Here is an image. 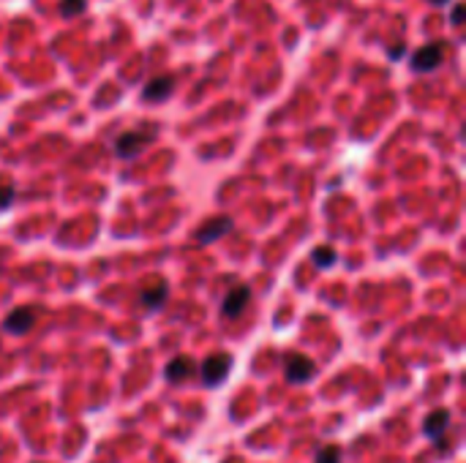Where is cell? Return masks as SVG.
I'll use <instances>...</instances> for the list:
<instances>
[{
  "mask_svg": "<svg viewBox=\"0 0 466 463\" xmlns=\"http://www.w3.org/2000/svg\"><path fill=\"white\" fill-rule=\"evenodd\" d=\"M153 139H155V128H150L148 134H142V131H126V134H121V137L115 139V153H118L121 159H134V156H139Z\"/></svg>",
  "mask_w": 466,
  "mask_h": 463,
  "instance_id": "1",
  "label": "cell"
},
{
  "mask_svg": "<svg viewBox=\"0 0 466 463\" xmlns=\"http://www.w3.org/2000/svg\"><path fill=\"white\" fill-rule=\"evenodd\" d=\"M442 60H445V47H442L439 41L426 44V47H420V50L412 55V72L431 74L442 66Z\"/></svg>",
  "mask_w": 466,
  "mask_h": 463,
  "instance_id": "2",
  "label": "cell"
},
{
  "mask_svg": "<svg viewBox=\"0 0 466 463\" xmlns=\"http://www.w3.org/2000/svg\"><path fill=\"white\" fill-rule=\"evenodd\" d=\"M229 368H232V357L229 355H210L202 362V382H205L207 387H218L221 382H226V376H229Z\"/></svg>",
  "mask_w": 466,
  "mask_h": 463,
  "instance_id": "3",
  "label": "cell"
},
{
  "mask_svg": "<svg viewBox=\"0 0 466 463\" xmlns=\"http://www.w3.org/2000/svg\"><path fill=\"white\" fill-rule=\"evenodd\" d=\"M284 374L292 384H306L311 376H314V362L303 355H292L284 360Z\"/></svg>",
  "mask_w": 466,
  "mask_h": 463,
  "instance_id": "4",
  "label": "cell"
},
{
  "mask_svg": "<svg viewBox=\"0 0 466 463\" xmlns=\"http://www.w3.org/2000/svg\"><path fill=\"white\" fill-rule=\"evenodd\" d=\"M172 93H174V76L167 74V76H155V79H150V82L145 85V90H142V98L155 104V101H167Z\"/></svg>",
  "mask_w": 466,
  "mask_h": 463,
  "instance_id": "5",
  "label": "cell"
},
{
  "mask_svg": "<svg viewBox=\"0 0 466 463\" xmlns=\"http://www.w3.org/2000/svg\"><path fill=\"white\" fill-rule=\"evenodd\" d=\"M248 300H251V289L248 286H238V289H232L229 295H226L224 305H221V311H224L226 319H238L243 314V308L248 305Z\"/></svg>",
  "mask_w": 466,
  "mask_h": 463,
  "instance_id": "6",
  "label": "cell"
},
{
  "mask_svg": "<svg viewBox=\"0 0 466 463\" xmlns=\"http://www.w3.org/2000/svg\"><path fill=\"white\" fill-rule=\"evenodd\" d=\"M229 229H232V218L221 215V218H213L205 229L196 232V240H199V243H216V240H218V237H224Z\"/></svg>",
  "mask_w": 466,
  "mask_h": 463,
  "instance_id": "7",
  "label": "cell"
},
{
  "mask_svg": "<svg viewBox=\"0 0 466 463\" xmlns=\"http://www.w3.org/2000/svg\"><path fill=\"white\" fill-rule=\"evenodd\" d=\"M450 425V411L448 409H433L428 417H426V425H423V433L428 439H439Z\"/></svg>",
  "mask_w": 466,
  "mask_h": 463,
  "instance_id": "8",
  "label": "cell"
},
{
  "mask_svg": "<svg viewBox=\"0 0 466 463\" xmlns=\"http://www.w3.org/2000/svg\"><path fill=\"white\" fill-rule=\"evenodd\" d=\"M35 321L33 311H28V308H17L14 314H9V319H6V330L9 333H14V336H22V333H28L30 330V324Z\"/></svg>",
  "mask_w": 466,
  "mask_h": 463,
  "instance_id": "9",
  "label": "cell"
},
{
  "mask_svg": "<svg viewBox=\"0 0 466 463\" xmlns=\"http://www.w3.org/2000/svg\"><path fill=\"white\" fill-rule=\"evenodd\" d=\"M167 379L172 382V384H177V382H186L191 374H194V360L191 357H174L172 362L167 365Z\"/></svg>",
  "mask_w": 466,
  "mask_h": 463,
  "instance_id": "10",
  "label": "cell"
},
{
  "mask_svg": "<svg viewBox=\"0 0 466 463\" xmlns=\"http://www.w3.org/2000/svg\"><path fill=\"white\" fill-rule=\"evenodd\" d=\"M167 286H153V289H145L142 295H139V300H142V305L148 308V311H155V308H161L164 305V300H167Z\"/></svg>",
  "mask_w": 466,
  "mask_h": 463,
  "instance_id": "11",
  "label": "cell"
},
{
  "mask_svg": "<svg viewBox=\"0 0 466 463\" xmlns=\"http://www.w3.org/2000/svg\"><path fill=\"white\" fill-rule=\"evenodd\" d=\"M87 11V0H60V14L63 17H79Z\"/></svg>",
  "mask_w": 466,
  "mask_h": 463,
  "instance_id": "12",
  "label": "cell"
},
{
  "mask_svg": "<svg viewBox=\"0 0 466 463\" xmlns=\"http://www.w3.org/2000/svg\"><path fill=\"white\" fill-rule=\"evenodd\" d=\"M316 463H341V447L328 445L316 452Z\"/></svg>",
  "mask_w": 466,
  "mask_h": 463,
  "instance_id": "13",
  "label": "cell"
},
{
  "mask_svg": "<svg viewBox=\"0 0 466 463\" xmlns=\"http://www.w3.org/2000/svg\"><path fill=\"white\" fill-rule=\"evenodd\" d=\"M314 265L316 268H330V265H335V251L333 248H316L314 251Z\"/></svg>",
  "mask_w": 466,
  "mask_h": 463,
  "instance_id": "14",
  "label": "cell"
},
{
  "mask_svg": "<svg viewBox=\"0 0 466 463\" xmlns=\"http://www.w3.org/2000/svg\"><path fill=\"white\" fill-rule=\"evenodd\" d=\"M14 205V188L11 185H0V210H9Z\"/></svg>",
  "mask_w": 466,
  "mask_h": 463,
  "instance_id": "15",
  "label": "cell"
},
{
  "mask_svg": "<svg viewBox=\"0 0 466 463\" xmlns=\"http://www.w3.org/2000/svg\"><path fill=\"white\" fill-rule=\"evenodd\" d=\"M450 19H453V25H461V22H464V6H461V3L453 8V17Z\"/></svg>",
  "mask_w": 466,
  "mask_h": 463,
  "instance_id": "16",
  "label": "cell"
},
{
  "mask_svg": "<svg viewBox=\"0 0 466 463\" xmlns=\"http://www.w3.org/2000/svg\"><path fill=\"white\" fill-rule=\"evenodd\" d=\"M406 55V47L404 44H398V47H390V60H401Z\"/></svg>",
  "mask_w": 466,
  "mask_h": 463,
  "instance_id": "17",
  "label": "cell"
},
{
  "mask_svg": "<svg viewBox=\"0 0 466 463\" xmlns=\"http://www.w3.org/2000/svg\"><path fill=\"white\" fill-rule=\"evenodd\" d=\"M428 3H433V6H445V3H450V0H428Z\"/></svg>",
  "mask_w": 466,
  "mask_h": 463,
  "instance_id": "18",
  "label": "cell"
}]
</instances>
